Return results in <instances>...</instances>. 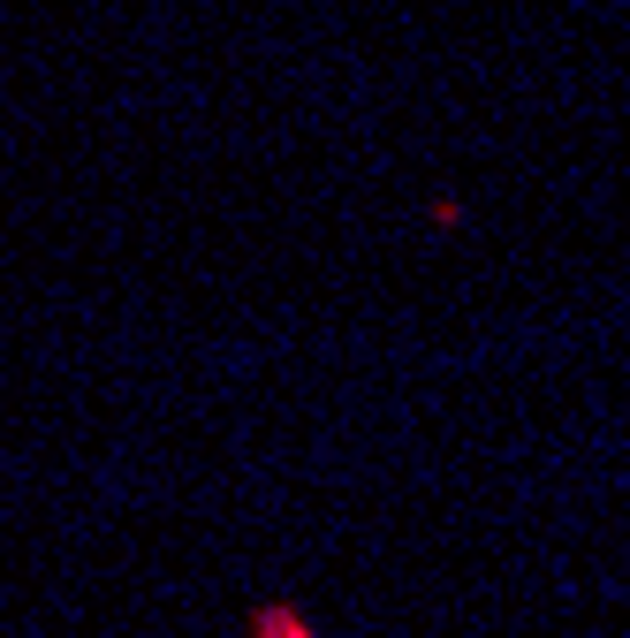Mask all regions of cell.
<instances>
[{
  "label": "cell",
  "mask_w": 630,
  "mask_h": 638,
  "mask_svg": "<svg viewBox=\"0 0 630 638\" xmlns=\"http://www.w3.org/2000/svg\"><path fill=\"white\" fill-rule=\"evenodd\" d=\"M244 638H312V624H304L296 608H266V616H258Z\"/></svg>",
  "instance_id": "6da1fadb"
}]
</instances>
